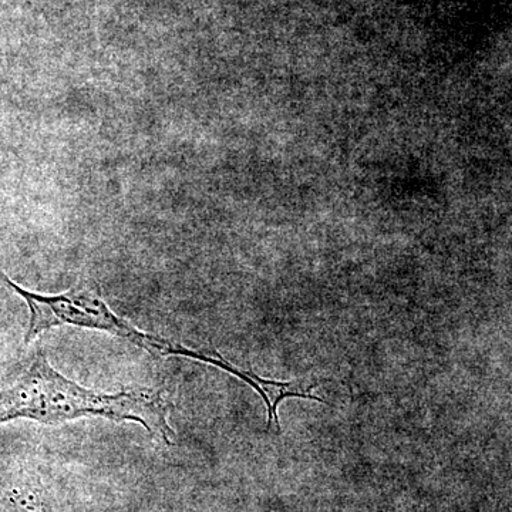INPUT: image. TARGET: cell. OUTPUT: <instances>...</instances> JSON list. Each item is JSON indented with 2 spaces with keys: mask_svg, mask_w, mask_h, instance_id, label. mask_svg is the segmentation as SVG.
<instances>
[{
  "mask_svg": "<svg viewBox=\"0 0 512 512\" xmlns=\"http://www.w3.org/2000/svg\"><path fill=\"white\" fill-rule=\"evenodd\" d=\"M161 390L151 387L101 393L67 379L36 350L28 365L0 389V424L26 419L37 423H66L84 417L134 421L158 439L171 444L174 431Z\"/></svg>",
  "mask_w": 512,
  "mask_h": 512,
  "instance_id": "obj_1",
  "label": "cell"
},
{
  "mask_svg": "<svg viewBox=\"0 0 512 512\" xmlns=\"http://www.w3.org/2000/svg\"><path fill=\"white\" fill-rule=\"evenodd\" d=\"M0 282L18 293L20 298L28 303L30 318L25 336L26 343L32 342L46 330L73 326L109 333L114 338L126 340L137 346L138 349L147 350L150 355L177 356L180 343L150 335L137 329L130 320L121 318L110 308L109 303L104 301L97 285L79 284L59 295H43L22 288L2 271Z\"/></svg>",
  "mask_w": 512,
  "mask_h": 512,
  "instance_id": "obj_2",
  "label": "cell"
}]
</instances>
